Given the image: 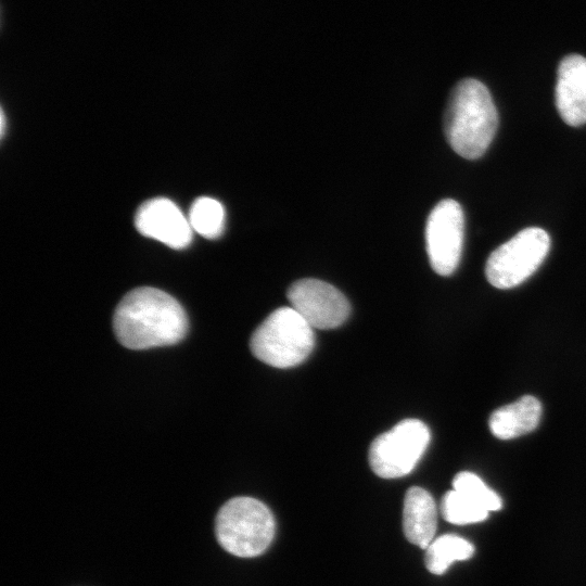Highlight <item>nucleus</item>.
I'll return each instance as SVG.
<instances>
[{
	"label": "nucleus",
	"mask_w": 586,
	"mask_h": 586,
	"mask_svg": "<svg viewBox=\"0 0 586 586\" xmlns=\"http://www.w3.org/2000/svg\"><path fill=\"white\" fill-rule=\"evenodd\" d=\"M113 328L123 346L145 349L181 341L188 331V318L171 295L141 286L128 292L118 303Z\"/></svg>",
	"instance_id": "f257e3e1"
},
{
	"label": "nucleus",
	"mask_w": 586,
	"mask_h": 586,
	"mask_svg": "<svg viewBox=\"0 0 586 586\" xmlns=\"http://www.w3.org/2000/svg\"><path fill=\"white\" fill-rule=\"evenodd\" d=\"M498 114L488 89L474 78L453 89L444 116V131L453 150L468 160L482 156L494 139Z\"/></svg>",
	"instance_id": "f03ea898"
},
{
	"label": "nucleus",
	"mask_w": 586,
	"mask_h": 586,
	"mask_svg": "<svg viewBox=\"0 0 586 586\" xmlns=\"http://www.w3.org/2000/svg\"><path fill=\"white\" fill-rule=\"evenodd\" d=\"M315 346L314 328L293 308L273 310L253 332L250 347L260 361L275 368L302 364Z\"/></svg>",
	"instance_id": "7ed1b4c3"
},
{
	"label": "nucleus",
	"mask_w": 586,
	"mask_h": 586,
	"mask_svg": "<svg viewBox=\"0 0 586 586\" xmlns=\"http://www.w3.org/2000/svg\"><path fill=\"white\" fill-rule=\"evenodd\" d=\"M216 538L229 553L240 558L262 555L271 544L276 521L269 508L252 497H235L218 511Z\"/></svg>",
	"instance_id": "20e7f679"
},
{
	"label": "nucleus",
	"mask_w": 586,
	"mask_h": 586,
	"mask_svg": "<svg viewBox=\"0 0 586 586\" xmlns=\"http://www.w3.org/2000/svg\"><path fill=\"white\" fill-rule=\"evenodd\" d=\"M549 249L550 237L544 229L525 228L491 253L485 276L497 289L514 288L538 269Z\"/></svg>",
	"instance_id": "39448f33"
},
{
	"label": "nucleus",
	"mask_w": 586,
	"mask_h": 586,
	"mask_svg": "<svg viewBox=\"0 0 586 586\" xmlns=\"http://www.w3.org/2000/svg\"><path fill=\"white\" fill-rule=\"evenodd\" d=\"M431 434L418 419H406L377 436L369 448V464L383 479L410 473L424 454Z\"/></svg>",
	"instance_id": "423d86ee"
},
{
	"label": "nucleus",
	"mask_w": 586,
	"mask_h": 586,
	"mask_svg": "<svg viewBox=\"0 0 586 586\" xmlns=\"http://www.w3.org/2000/svg\"><path fill=\"white\" fill-rule=\"evenodd\" d=\"M464 216L453 199L440 201L431 211L425 226V243L433 270L451 275L459 265L463 244Z\"/></svg>",
	"instance_id": "0eeeda50"
},
{
	"label": "nucleus",
	"mask_w": 586,
	"mask_h": 586,
	"mask_svg": "<svg viewBox=\"0 0 586 586\" xmlns=\"http://www.w3.org/2000/svg\"><path fill=\"white\" fill-rule=\"evenodd\" d=\"M286 295L291 307L314 329L337 328L347 319L351 311L345 295L322 280L313 278L297 280L290 285Z\"/></svg>",
	"instance_id": "6e6552de"
},
{
	"label": "nucleus",
	"mask_w": 586,
	"mask_h": 586,
	"mask_svg": "<svg viewBox=\"0 0 586 586\" xmlns=\"http://www.w3.org/2000/svg\"><path fill=\"white\" fill-rule=\"evenodd\" d=\"M137 230L173 249H184L192 241V227L179 207L168 199L144 202L135 217Z\"/></svg>",
	"instance_id": "1a4fd4ad"
},
{
	"label": "nucleus",
	"mask_w": 586,
	"mask_h": 586,
	"mask_svg": "<svg viewBox=\"0 0 586 586\" xmlns=\"http://www.w3.org/2000/svg\"><path fill=\"white\" fill-rule=\"evenodd\" d=\"M555 91L557 110L568 125L586 123V58L570 54L563 58L557 73Z\"/></svg>",
	"instance_id": "9d476101"
},
{
	"label": "nucleus",
	"mask_w": 586,
	"mask_h": 586,
	"mask_svg": "<svg viewBox=\"0 0 586 586\" xmlns=\"http://www.w3.org/2000/svg\"><path fill=\"white\" fill-rule=\"evenodd\" d=\"M437 526V508L432 495L412 486L404 498L403 530L409 543L426 549L433 542Z\"/></svg>",
	"instance_id": "9b49d317"
},
{
	"label": "nucleus",
	"mask_w": 586,
	"mask_h": 586,
	"mask_svg": "<svg viewBox=\"0 0 586 586\" xmlns=\"http://www.w3.org/2000/svg\"><path fill=\"white\" fill-rule=\"evenodd\" d=\"M540 416V402L532 395H524L493 411L488 426L492 434L500 440L515 438L534 431Z\"/></svg>",
	"instance_id": "f8f14e48"
},
{
	"label": "nucleus",
	"mask_w": 586,
	"mask_h": 586,
	"mask_svg": "<svg viewBox=\"0 0 586 586\" xmlns=\"http://www.w3.org/2000/svg\"><path fill=\"white\" fill-rule=\"evenodd\" d=\"M474 546L463 537L445 534L435 539L425 549L426 569L435 575L444 574L456 561L470 559Z\"/></svg>",
	"instance_id": "ddd939ff"
},
{
	"label": "nucleus",
	"mask_w": 586,
	"mask_h": 586,
	"mask_svg": "<svg viewBox=\"0 0 586 586\" xmlns=\"http://www.w3.org/2000/svg\"><path fill=\"white\" fill-rule=\"evenodd\" d=\"M189 221L192 230L207 239L218 238L225 227V209L220 202L213 198H198L191 205Z\"/></svg>",
	"instance_id": "4468645a"
},
{
	"label": "nucleus",
	"mask_w": 586,
	"mask_h": 586,
	"mask_svg": "<svg viewBox=\"0 0 586 586\" xmlns=\"http://www.w3.org/2000/svg\"><path fill=\"white\" fill-rule=\"evenodd\" d=\"M441 512L447 522L458 525L482 522L489 513L475 500L456 489L443 496Z\"/></svg>",
	"instance_id": "2eb2a0df"
},
{
	"label": "nucleus",
	"mask_w": 586,
	"mask_h": 586,
	"mask_svg": "<svg viewBox=\"0 0 586 586\" xmlns=\"http://www.w3.org/2000/svg\"><path fill=\"white\" fill-rule=\"evenodd\" d=\"M453 489L472 498L487 511L499 510L502 506L499 495L489 488L476 474L462 471L455 475Z\"/></svg>",
	"instance_id": "dca6fc26"
},
{
	"label": "nucleus",
	"mask_w": 586,
	"mask_h": 586,
	"mask_svg": "<svg viewBox=\"0 0 586 586\" xmlns=\"http://www.w3.org/2000/svg\"><path fill=\"white\" fill-rule=\"evenodd\" d=\"M0 119H1V127H0L1 128V137H3L4 136V129H5V115H4L3 111L1 112Z\"/></svg>",
	"instance_id": "f3484780"
}]
</instances>
